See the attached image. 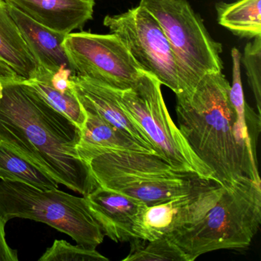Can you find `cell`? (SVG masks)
<instances>
[{
	"label": "cell",
	"mask_w": 261,
	"mask_h": 261,
	"mask_svg": "<svg viewBox=\"0 0 261 261\" xmlns=\"http://www.w3.org/2000/svg\"><path fill=\"white\" fill-rule=\"evenodd\" d=\"M81 129L25 79L0 75V145L83 196L97 187L76 146Z\"/></svg>",
	"instance_id": "obj_1"
},
{
	"label": "cell",
	"mask_w": 261,
	"mask_h": 261,
	"mask_svg": "<svg viewBox=\"0 0 261 261\" xmlns=\"http://www.w3.org/2000/svg\"><path fill=\"white\" fill-rule=\"evenodd\" d=\"M222 72L206 74L192 92L176 94L178 129L197 156L227 186L241 176L260 181L256 140L244 132Z\"/></svg>",
	"instance_id": "obj_2"
},
{
	"label": "cell",
	"mask_w": 261,
	"mask_h": 261,
	"mask_svg": "<svg viewBox=\"0 0 261 261\" xmlns=\"http://www.w3.org/2000/svg\"><path fill=\"white\" fill-rule=\"evenodd\" d=\"M261 181L241 176L224 186L202 218L167 235L195 260L218 250L247 248L261 223Z\"/></svg>",
	"instance_id": "obj_3"
},
{
	"label": "cell",
	"mask_w": 261,
	"mask_h": 261,
	"mask_svg": "<svg viewBox=\"0 0 261 261\" xmlns=\"http://www.w3.org/2000/svg\"><path fill=\"white\" fill-rule=\"evenodd\" d=\"M97 186L152 205L201 190L215 181L181 172L155 154L108 151L86 162Z\"/></svg>",
	"instance_id": "obj_4"
},
{
	"label": "cell",
	"mask_w": 261,
	"mask_h": 261,
	"mask_svg": "<svg viewBox=\"0 0 261 261\" xmlns=\"http://www.w3.org/2000/svg\"><path fill=\"white\" fill-rule=\"evenodd\" d=\"M0 215L7 223L16 218L45 223L89 249L97 248L105 236L85 197L59 188L42 190L19 181L0 180Z\"/></svg>",
	"instance_id": "obj_5"
},
{
	"label": "cell",
	"mask_w": 261,
	"mask_h": 261,
	"mask_svg": "<svg viewBox=\"0 0 261 261\" xmlns=\"http://www.w3.org/2000/svg\"><path fill=\"white\" fill-rule=\"evenodd\" d=\"M140 5L160 22L169 40L179 94L192 92L206 74L222 72V45L212 39L187 0H140Z\"/></svg>",
	"instance_id": "obj_6"
},
{
	"label": "cell",
	"mask_w": 261,
	"mask_h": 261,
	"mask_svg": "<svg viewBox=\"0 0 261 261\" xmlns=\"http://www.w3.org/2000/svg\"><path fill=\"white\" fill-rule=\"evenodd\" d=\"M161 85L155 77L143 72L131 89L119 91L120 103L144 133L157 155L177 170L217 182L213 172L197 156L171 118Z\"/></svg>",
	"instance_id": "obj_7"
},
{
	"label": "cell",
	"mask_w": 261,
	"mask_h": 261,
	"mask_svg": "<svg viewBox=\"0 0 261 261\" xmlns=\"http://www.w3.org/2000/svg\"><path fill=\"white\" fill-rule=\"evenodd\" d=\"M103 25L123 42L142 71L180 93L175 56L160 22L143 6L107 16Z\"/></svg>",
	"instance_id": "obj_8"
},
{
	"label": "cell",
	"mask_w": 261,
	"mask_h": 261,
	"mask_svg": "<svg viewBox=\"0 0 261 261\" xmlns=\"http://www.w3.org/2000/svg\"><path fill=\"white\" fill-rule=\"evenodd\" d=\"M63 46L76 74L117 91L131 89L144 72L114 34L71 33Z\"/></svg>",
	"instance_id": "obj_9"
},
{
	"label": "cell",
	"mask_w": 261,
	"mask_h": 261,
	"mask_svg": "<svg viewBox=\"0 0 261 261\" xmlns=\"http://www.w3.org/2000/svg\"><path fill=\"white\" fill-rule=\"evenodd\" d=\"M223 188L214 182L188 195L145 206L134 224V237L153 241L202 218L218 201Z\"/></svg>",
	"instance_id": "obj_10"
},
{
	"label": "cell",
	"mask_w": 261,
	"mask_h": 261,
	"mask_svg": "<svg viewBox=\"0 0 261 261\" xmlns=\"http://www.w3.org/2000/svg\"><path fill=\"white\" fill-rule=\"evenodd\" d=\"M84 197L105 236L117 243L135 239L134 226L146 204L100 186Z\"/></svg>",
	"instance_id": "obj_11"
},
{
	"label": "cell",
	"mask_w": 261,
	"mask_h": 261,
	"mask_svg": "<svg viewBox=\"0 0 261 261\" xmlns=\"http://www.w3.org/2000/svg\"><path fill=\"white\" fill-rule=\"evenodd\" d=\"M71 82L82 108L95 111L108 123L130 136L157 155L144 133L122 106L119 91L77 74L71 76Z\"/></svg>",
	"instance_id": "obj_12"
},
{
	"label": "cell",
	"mask_w": 261,
	"mask_h": 261,
	"mask_svg": "<svg viewBox=\"0 0 261 261\" xmlns=\"http://www.w3.org/2000/svg\"><path fill=\"white\" fill-rule=\"evenodd\" d=\"M38 23L69 34L92 19L95 0H4Z\"/></svg>",
	"instance_id": "obj_13"
},
{
	"label": "cell",
	"mask_w": 261,
	"mask_h": 261,
	"mask_svg": "<svg viewBox=\"0 0 261 261\" xmlns=\"http://www.w3.org/2000/svg\"><path fill=\"white\" fill-rule=\"evenodd\" d=\"M8 10L40 68L51 74L68 71L76 74L63 46L67 34L38 23L12 6Z\"/></svg>",
	"instance_id": "obj_14"
},
{
	"label": "cell",
	"mask_w": 261,
	"mask_h": 261,
	"mask_svg": "<svg viewBox=\"0 0 261 261\" xmlns=\"http://www.w3.org/2000/svg\"><path fill=\"white\" fill-rule=\"evenodd\" d=\"M82 109L86 118L81 129L80 140L76 150L79 159L85 163L93 157L108 151H135L154 154L135 139L108 123L95 111Z\"/></svg>",
	"instance_id": "obj_15"
},
{
	"label": "cell",
	"mask_w": 261,
	"mask_h": 261,
	"mask_svg": "<svg viewBox=\"0 0 261 261\" xmlns=\"http://www.w3.org/2000/svg\"><path fill=\"white\" fill-rule=\"evenodd\" d=\"M0 62L27 80L35 79L40 70L4 0H0Z\"/></svg>",
	"instance_id": "obj_16"
},
{
	"label": "cell",
	"mask_w": 261,
	"mask_h": 261,
	"mask_svg": "<svg viewBox=\"0 0 261 261\" xmlns=\"http://www.w3.org/2000/svg\"><path fill=\"white\" fill-rule=\"evenodd\" d=\"M261 0H238L216 5L218 22L240 38L261 36Z\"/></svg>",
	"instance_id": "obj_17"
},
{
	"label": "cell",
	"mask_w": 261,
	"mask_h": 261,
	"mask_svg": "<svg viewBox=\"0 0 261 261\" xmlns=\"http://www.w3.org/2000/svg\"><path fill=\"white\" fill-rule=\"evenodd\" d=\"M0 180L19 181L42 190L57 189L59 183L30 163L0 145Z\"/></svg>",
	"instance_id": "obj_18"
},
{
	"label": "cell",
	"mask_w": 261,
	"mask_h": 261,
	"mask_svg": "<svg viewBox=\"0 0 261 261\" xmlns=\"http://www.w3.org/2000/svg\"><path fill=\"white\" fill-rule=\"evenodd\" d=\"M130 251L123 261H190L189 256L168 237L153 241L131 240Z\"/></svg>",
	"instance_id": "obj_19"
},
{
	"label": "cell",
	"mask_w": 261,
	"mask_h": 261,
	"mask_svg": "<svg viewBox=\"0 0 261 261\" xmlns=\"http://www.w3.org/2000/svg\"><path fill=\"white\" fill-rule=\"evenodd\" d=\"M25 81L48 105L72 120L80 129L83 127L86 117L74 91L61 92L39 76Z\"/></svg>",
	"instance_id": "obj_20"
},
{
	"label": "cell",
	"mask_w": 261,
	"mask_h": 261,
	"mask_svg": "<svg viewBox=\"0 0 261 261\" xmlns=\"http://www.w3.org/2000/svg\"><path fill=\"white\" fill-rule=\"evenodd\" d=\"M39 261H109L106 256L80 244H70L65 240H55L51 247L39 259Z\"/></svg>",
	"instance_id": "obj_21"
},
{
	"label": "cell",
	"mask_w": 261,
	"mask_h": 261,
	"mask_svg": "<svg viewBox=\"0 0 261 261\" xmlns=\"http://www.w3.org/2000/svg\"><path fill=\"white\" fill-rule=\"evenodd\" d=\"M247 82L256 100L258 114L261 112V36H256L244 48L242 57Z\"/></svg>",
	"instance_id": "obj_22"
},
{
	"label": "cell",
	"mask_w": 261,
	"mask_h": 261,
	"mask_svg": "<svg viewBox=\"0 0 261 261\" xmlns=\"http://www.w3.org/2000/svg\"><path fill=\"white\" fill-rule=\"evenodd\" d=\"M6 224L0 215V261H18L17 250L10 247L6 239Z\"/></svg>",
	"instance_id": "obj_23"
},
{
	"label": "cell",
	"mask_w": 261,
	"mask_h": 261,
	"mask_svg": "<svg viewBox=\"0 0 261 261\" xmlns=\"http://www.w3.org/2000/svg\"><path fill=\"white\" fill-rule=\"evenodd\" d=\"M15 74L7 65L0 62V75H11Z\"/></svg>",
	"instance_id": "obj_24"
}]
</instances>
